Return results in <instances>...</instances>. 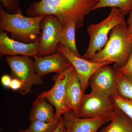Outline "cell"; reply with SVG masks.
I'll list each match as a JSON object with an SVG mask.
<instances>
[{
  "label": "cell",
  "mask_w": 132,
  "mask_h": 132,
  "mask_svg": "<svg viewBox=\"0 0 132 132\" xmlns=\"http://www.w3.org/2000/svg\"><path fill=\"white\" fill-rule=\"evenodd\" d=\"M99 0H40L34 1L27 10L31 17L53 15L61 23L62 28L75 21L76 31L84 25L85 16Z\"/></svg>",
  "instance_id": "1"
},
{
  "label": "cell",
  "mask_w": 132,
  "mask_h": 132,
  "mask_svg": "<svg viewBox=\"0 0 132 132\" xmlns=\"http://www.w3.org/2000/svg\"><path fill=\"white\" fill-rule=\"evenodd\" d=\"M45 15L35 17L24 16L22 13L12 14L0 5V29L10 33L15 40L25 43L39 40L42 32L40 24Z\"/></svg>",
  "instance_id": "2"
},
{
  "label": "cell",
  "mask_w": 132,
  "mask_h": 132,
  "mask_svg": "<svg viewBox=\"0 0 132 132\" xmlns=\"http://www.w3.org/2000/svg\"><path fill=\"white\" fill-rule=\"evenodd\" d=\"M132 51V40L127 27L119 24L111 30L105 46L89 61L94 62H114L113 68L118 69L126 64Z\"/></svg>",
  "instance_id": "3"
},
{
  "label": "cell",
  "mask_w": 132,
  "mask_h": 132,
  "mask_svg": "<svg viewBox=\"0 0 132 132\" xmlns=\"http://www.w3.org/2000/svg\"><path fill=\"white\" fill-rule=\"evenodd\" d=\"M125 16L119 9L112 7L109 15L104 20L98 24L89 25L87 31L90 36V41L82 58L89 61L101 50L108 40L109 34L116 26L121 24L127 27Z\"/></svg>",
  "instance_id": "4"
},
{
  "label": "cell",
  "mask_w": 132,
  "mask_h": 132,
  "mask_svg": "<svg viewBox=\"0 0 132 132\" xmlns=\"http://www.w3.org/2000/svg\"><path fill=\"white\" fill-rule=\"evenodd\" d=\"M6 61L11 70L12 79H17L23 83L19 92L22 95L32 92L33 86L42 84V78L36 73L34 61L27 56H7Z\"/></svg>",
  "instance_id": "5"
},
{
  "label": "cell",
  "mask_w": 132,
  "mask_h": 132,
  "mask_svg": "<svg viewBox=\"0 0 132 132\" xmlns=\"http://www.w3.org/2000/svg\"><path fill=\"white\" fill-rule=\"evenodd\" d=\"M74 69L72 65L61 72L56 73L52 79L55 82L53 86L40 94L55 108V119H61L63 114L69 111L66 102L67 86L69 77Z\"/></svg>",
  "instance_id": "6"
},
{
  "label": "cell",
  "mask_w": 132,
  "mask_h": 132,
  "mask_svg": "<svg viewBox=\"0 0 132 132\" xmlns=\"http://www.w3.org/2000/svg\"><path fill=\"white\" fill-rule=\"evenodd\" d=\"M40 26L42 34L37 56L44 57L56 53L62 28L61 23L54 15H45Z\"/></svg>",
  "instance_id": "7"
},
{
  "label": "cell",
  "mask_w": 132,
  "mask_h": 132,
  "mask_svg": "<svg viewBox=\"0 0 132 132\" xmlns=\"http://www.w3.org/2000/svg\"><path fill=\"white\" fill-rule=\"evenodd\" d=\"M110 64L102 66L90 78L88 85L92 93L110 98L115 94L119 73Z\"/></svg>",
  "instance_id": "8"
},
{
  "label": "cell",
  "mask_w": 132,
  "mask_h": 132,
  "mask_svg": "<svg viewBox=\"0 0 132 132\" xmlns=\"http://www.w3.org/2000/svg\"><path fill=\"white\" fill-rule=\"evenodd\" d=\"M57 50L68 59L74 68L79 76L84 93L89 86L88 82L92 76L102 66L112 63L109 61L93 62L83 59L82 57H79L60 43L57 46Z\"/></svg>",
  "instance_id": "9"
},
{
  "label": "cell",
  "mask_w": 132,
  "mask_h": 132,
  "mask_svg": "<svg viewBox=\"0 0 132 132\" xmlns=\"http://www.w3.org/2000/svg\"><path fill=\"white\" fill-rule=\"evenodd\" d=\"M114 110V106L110 98L91 92L84 95L78 118L109 117L111 118Z\"/></svg>",
  "instance_id": "10"
},
{
  "label": "cell",
  "mask_w": 132,
  "mask_h": 132,
  "mask_svg": "<svg viewBox=\"0 0 132 132\" xmlns=\"http://www.w3.org/2000/svg\"><path fill=\"white\" fill-rule=\"evenodd\" d=\"M62 119L66 132H97L101 126L111 121V118H81L70 111L63 114Z\"/></svg>",
  "instance_id": "11"
},
{
  "label": "cell",
  "mask_w": 132,
  "mask_h": 132,
  "mask_svg": "<svg viewBox=\"0 0 132 132\" xmlns=\"http://www.w3.org/2000/svg\"><path fill=\"white\" fill-rule=\"evenodd\" d=\"M7 32L0 31V55L14 56L21 55L34 57L38 54L39 40L30 43H25L10 38Z\"/></svg>",
  "instance_id": "12"
},
{
  "label": "cell",
  "mask_w": 132,
  "mask_h": 132,
  "mask_svg": "<svg viewBox=\"0 0 132 132\" xmlns=\"http://www.w3.org/2000/svg\"><path fill=\"white\" fill-rule=\"evenodd\" d=\"M33 58L36 72L42 78L51 72H61L72 65L68 59L59 52L45 57L36 55Z\"/></svg>",
  "instance_id": "13"
},
{
  "label": "cell",
  "mask_w": 132,
  "mask_h": 132,
  "mask_svg": "<svg viewBox=\"0 0 132 132\" xmlns=\"http://www.w3.org/2000/svg\"><path fill=\"white\" fill-rule=\"evenodd\" d=\"M85 94L79 76L74 69L68 82L66 102L69 111L73 112L76 117H78Z\"/></svg>",
  "instance_id": "14"
},
{
  "label": "cell",
  "mask_w": 132,
  "mask_h": 132,
  "mask_svg": "<svg viewBox=\"0 0 132 132\" xmlns=\"http://www.w3.org/2000/svg\"><path fill=\"white\" fill-rule=\"evenodd\" d=\"M53 106L46 99L39 95L33 103L29 116L30 122L36 120L48 122L54 120L55 112Z\"/></svg>",
  "instance_id": "15"
},
{
  "label": "cell",
  "mask_w": 132,
  "mask_h": 132,
  "mask_svg": "<svg viewBox=\"0 0 132 132\" xmlns=\"http://www.w3.org/2000/svg\"><path fill=\"white\" fill-rule=\"evenodd\" d=\"M111 121L99 132H132V119L115 107Z\"/></svg>",
  "instance_id": "16"
},
{
  "label": "cell",
  "mask_w": 132,
  "mask_h": 132,
  "mask_svg": "<svg viewBox=\"0 0 132 132\" xmlns=\"http://www.w3.org/2000/svg\"><path fill=\"white\" fill-rule=\"evenodd\" d=\"M76 28L75 21L71 22L62 29L60 39V44L69 49L79 57H82L76 47L75 34Z\"/></svg>",
  "instance_id": "17"
},
{
  "label": "cell",
  "mask_w": 132,
  "mask_h": 132,
  "mask_svg": "<svg viewBox=\"0 0 132 132\" xmlns=\"http://www.w3.org/2000/svg\"><path fill=\"white\" fill-rule=\"evenodd\" d=\"M119 73L115 94L132 100V76Z\"/></svg>",
  "instance_id": "18"
},
{
  "label": "cell",
  "mask_w": 132,
  "mask_h": 132,
  "mask_svg": "<svg viewBox=\"0 0 132 132\" xmlns=\"http://www.w3.org/2000/svg\"><path fill=\"white\" fill-rule=\"evenodd\" d=\"M106 7L118 8L125 15L132 12V0H99L92 11Z\"/></svg>",
  "instance_id": "19"
},
{
  "label": "cell",
  "mask_w": 132,
  "mask_h": 132,
  "mask_svg": "<svg viewBox=\"0 0 132 132\" xmlns=\"http://www.w3.org/2000/svg\"><path fill=\"white\" fill-rule=\"evenodd\" d=\"M61 119H54L50 122L34 121L30 122L29 132H53L58 127Z\"/></svg>",
  "instance_id": "20"
},
{
  "label": "cell",
  "mask_w": 132,
  "mask_h": 132,
  "mask_svg": "<svg viewBox=\"0 0 132 132\" xmlns=\"http://www.w3.org/2000/svg\"><path fill=\"white\" fill-rule=\"evenodd\" d=\"M113 106L123 111L132 119V100L123 98L117 95H113L110 97Z\"/></svg>",
  "instance_id": "21"
},
{
  "label": "cell",
  "mask_w": 132,
  "mask_h": 132,
  "mask_svg": "<svg viewBox=\"0 0 132 132\" xmlns=\"http://www.w3.org/2000/svg\"><path fill=\"white\" fill-rule=\"evenodd\" d=\"M5 10L12 14L22 13L19 0H0Z\"/></svg>",
  "instance_id": "22"
},
{
  "label": "cell",
  "mask_w": 132,
  "mask_h": 132,
  "mask_svg": "<svg viewBox=\"0 0 132 132\" xmlns=\"http://www.w3.org/2000/svg\"><path fill=\"white\" fill-rule=\"evenodd\" d=\"M117 70L119 73L132 76V51L126 65L121 68Z\"/></svg>",
  "instance_id": "23"
},
{
  "label": "cell",
  "mask_w": 132,
  "mask_h": 132,
  "mask_svg": "<svg viewBox=\"0 0 132 132\" xmlns=\"http://www.w3.org/2000/svg\"><path fill=\"white\" fill-rule=\"evenodd\" d=\"M23 86V83L21 81L17 79L13 78L12 79L9 88L14 91H18L20 90Z\"/></svg>",
  "instance_id": "24"
},
{
  "label": "cell",
  "mask_w": 132,
  "mask_h": 132,
  "mask_svg": "<svg viewBox=\"0 0 132 132\" xmlns=\"http://www.w3.org/2000/svg\"><path fill=\"white\" fill-rule=\"evenodd\" d=\"M12 79V78L10 75H5L2 76L1 78V82L2 84L4 87L9 88Z\"/></svg>",
  "instance_id": "25"
},
{
  "label": "cell",
  "mask_w": 132,
  "mask_h": 132,
  "mask_svg": "<svg viewBox=\"0 0 132 132\" xmlns=\"http://www.w3.org/2000/svg\"><path fill=\"white\" fill-rule=\"evenodd\" d=\"M128 24L127 28L129 35L132 40V12L129 14V16L127 20Z\"/></svg>",
  "instance_id": "26"
},
{
  "label": "cell",
  "mask_w": 132,
  "mask_h": 132,
  "mask_svg": "<svg viewBox=\"0 0 132 132\" xmlns=\"http://www.w3.org/2000/svg\"><path fill=\"white\" fill-rule=\"evenodd\" d=\"M53 132H66V128L63 124L62 118L58 127Z\"/></svg>",
  "instance_id": "27"
},
{
  "label": "cell",
  "mask_w": 132,
  "mask_h": 132,
  "mask_svg": "<svg viewBox=\"0 0 132 132\" xmlns=\"http://www.w3.org/2000/svg\"><path fill=\"white\" fill-rule=\"evenodd\" d=\"M19 132H29V128H26V129L20 130Z\"/></svg>",
  "instance_id": "28"
}]
</instances>
